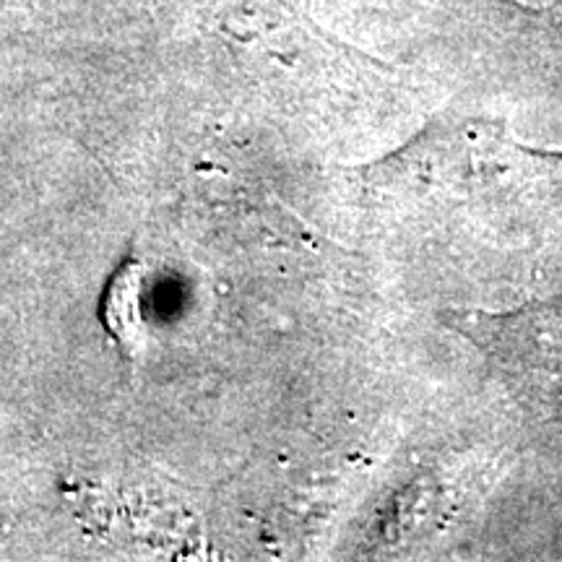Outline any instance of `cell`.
<instances>
[{
  "instance_id": "cell-1",
  "label": "cell",
  "mask_w": 562,
  "mask_h": 562,
  "mask_svg": "<svg viewBox=\"0 0 562 562\" xmlns=\"http://www.w3.org/2000/svg\"><path fill=\"white\" fill-rule=\"evenodd\" d=\"M438 318L487 357L526 412L562 422V297L513 313L440 311Z\"/></svg>"
},
{
  "instance_id": "cell-2",
  "label": "cell",
  "mask_w": 562,
  "mask_h": 562,
  "mask_svg": "<svg viewBox=\"0 0 562 562\" xmlns=\"http://www.w3.org/2000/svg\"><path fill=\"white\" fill-rule=\"evenodd\" d=\"M140 292H144V263L136 256H125L100 294V323L104 334L115 341L121 357L128 362H138L146 349Z\"/></svg>"
}]
</instances>
